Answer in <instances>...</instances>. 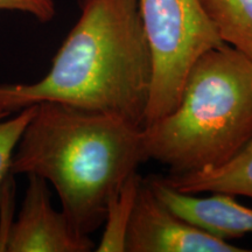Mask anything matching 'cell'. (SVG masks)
I'll list each match as a JSON object with an SVG mask.
<instances>
[{"instance_id": "cell-7", "label": "cell", "mask_w": 252, "mask_h": 252, "mask_svg": "<svg viewBox=\"0 0 252 252\" xmlns=\"http://www.w3.org/2000/svg\"><path fill=\"white\" fill-rule=\"evenodd\" d=\"M146 180L173 212L210 234L225 241L252 234V208L236 202L231 195L196 197L168 187L160 176H149Z\"/></svg>"}, {"instance_id": "cell-10", "label": "cell", "mask_w": 252, "mask_h": 252, "mask_svg": "<svg viewBox=\"0 0 252 252\" xmlns=\"http://www.w3.org/2000/svg\"><path fill=\"white\" fill-rule=\"evenodd\" d=\"M141 179L138 172L132 174L110 202L97 252H125L126 231Z\"/></svg>"}, {"instance_id": "cell-11", "label": "cell", "mask_w": 252, "mask_h": 252, "mask_svg": "<svg viewBox=\"0 0 252 252\" xmlns=\"http://www.w3.org/2000/svg\"><path fill=\"white\" fill-rule=\"evenodd\" d=\"M35 109L36 104H32L21 109L17 117L0 122V187L11 176L9 167L14 150Z\"/></svg>"}, {"instance_id": "cell-6", "label": "cell", "mask_w": 252, "mask_h": 252, "mask_svg": "<svg viewBox=\"0 0 252 252\" xmlns=\"http://www.w3.org/2000/svg\"><path fill=\"white\" fill-rule=\"evenodd\" d=\"M28 186L14 223L0 231V251L89 252L94 248L90 236L75 228L67 215L52 206L48 182L27 174Z\"/></svg>"}, {"instance_id": "cell-8", "label": "cell", "mask_w": 252, "mask_h": 252, "mask_svg": "<svg viewBox=\"0 0 252 252\" xmlns=\"http://www.w3.org/2000/svg\"><path fill=\"white\" fill-rule=\"evenodd\" d=\"M163 184L184 194L209 191L252 198V137L231 159L216 168L182 175L160 176Z\"/></svg>"}, {"instance_id": "cell-13", "label": "cell", "mask_w": 252, "mask_h": 252, "mask_svg": "<svg viewBox=\"0 0 252 252\" xmlns=\"http://www.w3.org/2000/svg\"><path fill=\"white\" fill-rule=\"evenodd\" d=\"M11 112H7V111H4V110H0V119H2L4 117H7Z\"/></svg>"}, {"instance_id": "cell-9", "label": "cell", "mask_w": 252, "mask_h": 252, "mask_svg": "<svg viewBox=\"0 0 252 252\" xmlns=\"http://www.w3.org/2000/svg\"><path fill=\"white\" fill-rule=\"evenodd\" d=\"M222 41L252 61V0H201Z\"/></svg>"}, {"instance_id": "cell-4", "label": "cell", "mask_w": 252, "mask_h": 252, "mask_svg": "<svg viewBox=\"0 0 252 252\" xmlns=\"http://www.w3.org/2000/svg\"><path fill=\"white\" fill-rule=\"evenodd\" d=\"M138 7L153 65L146 126L178 105L193 65L224 42L201 0H138Z\"/></svg>"}, {"instance_id": "cell-5", "label": "cell", "mask_w": 252, "mask_h": 252, "mask_svg": "<svg viewBox=\"0 0 252 252\" xmlns=\"http://www.w3.org/2000/svg\"><path fill=\"white\" fill-rule=\"evenodd\" d=\"M188 222L141 179L125 237V252H244Z\"/></svg>"}, {"instance_id": "cell-1", "label": "cell", "mask_w": 252, "mask_h": 252, "mask_svg": "<svg viewBox=\"0 0 252 252\" xmlns=\"http://www.w3.org/2000/svg\"><path fill=\"white\" fill-rule=\"evenodd\" d=\"M81 15L48 74L0 86V110L43 100L106 113L143 128L152 86V56L138 0H78Z\"/></svg>"}, {"instance_id": "cell-12", "label": "cell", "mask_w": 252, "mask_h": 252, "mask_svg": "<svg viewBox=\"0 0 252 252\" xmlns=\"http://www.w3.org/2000/svg\"><path fill=\"white\" fill-rule=\"evenodd\" d=\"M0 11L24 12L40 23H49L56 13L54 0H0Z\"/></svg>"}, {"instance_id": "cell-2", "label": "cell", "mask_w": 252, "mask_h": 252, "mask_svg": "<svg viewBox=\"0 0 252 252\" xmlns=\"http://www.w3.org/2000/svg\"><path fill=\"white\" fill-rule=\"evenodd\" d=\"M147 160L143 128L106 113L43 100L21 134L9 173L45 179L75 228L90 236L104 224L125 181Z\"/></svg>"}, {"instance_id": "cell-3", "label": "cell", "mask_w": 252, "mask_h": 252, "mask_svg": "<svg viewBox=\"0 0 252 252\" xmlns=\"http://www.w3.org/2000/svg\"><path fill=\"white\" fill-rule=\"evenodd\" d=\"M149 160L171 175L216 168L252 137V61L222 45L189 71L178 105L143 127Z\"/></svg>"}]
</instances>
